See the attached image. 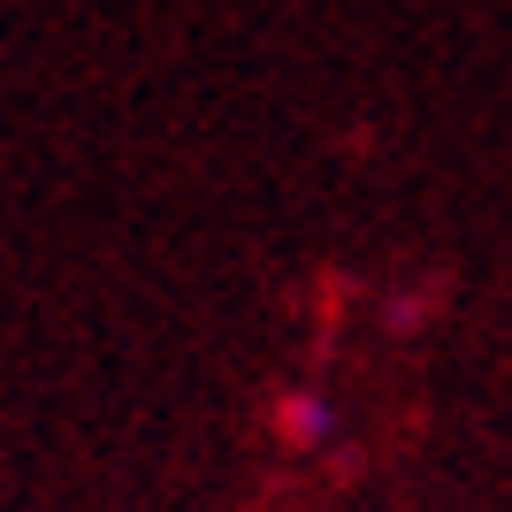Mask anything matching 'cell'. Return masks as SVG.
<instances>
[{"instance_id": "cell-1", "label": "cell", "mask_w": 512, "mask_h": 512, "mask_svg": "<svg viewBox=\"0 0 512 512\" xmlns=\"http://www.w3.org/2000/svg\"><path fill=\"white\" fill-rule=\"evenodd\" d=\"M276 436L291 451H329L344 436V406L329 390H283L276 398Z\"/></svg>"}]
</instances>
